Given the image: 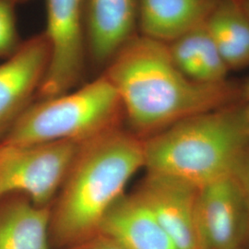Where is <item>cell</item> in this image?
Masks as SVG:
<instances>
[{
  "instance_id": "cell-1",
  "label": "cell",
  "mask_w": 249,
  "mask_h": 249,
  "mask_svg": "<svg viewBox=\"0 0 249 249\" xmlns=\"http://www.w3.org/2000/svg\"><path fill=\"white\" fill-rule=\"evenodd\" d=\"M104 75L116 89L124 119L142 140L190 116L236 103L240 96L228 80L201 83L188 79L173 61L166 44L139 34L107 64Z\"/></svg>"
},
{
  "instance_id": "cell-2",
  "label": "cell",
  "mask_w": 249,
  "mask_h": 249,
  "mask_svg": "<svg viewBox=\"0 0 249 249\" xmlns=\"http://www.w3.org/2000/svg\"><path fill=\"white\" fill-rule=\"evenodd\" d=\"M142 168L143 140L121 127L80 144L51 207V247L71 249L97 234L107 212Z\"/></svg>"
},
{
  "instance_id": "cell-3",
  "label": "cell",
  "mask_w": 249,
  "mask_h": 249,
  "mask_svg": "<svg viewBox=\"0 0 249 249\" xmlns=\"http://www.w3.org/2000/svg\"><path fill=\"white\" fill-rule=\"evenodd\" d=\"M147 173L196 187L235 175L249 153V106L190 116L143 140Z\"/></svg>"
},
{
  "instance_id": "cell-4",
  "label": "cell",
  "mask_w": 249,
  "mask_h": 249,
  "mask_svg": "<svg viewBox=\"0 0 249 249\" xmlns=\"http://www.w3.org/2000/svg\"><path fill=\"white\" fill-rule=\"evenodd\" d=\"M123 119L116 89L102 74L78 89L34 101L0 144H83L119 128Z\"/></svg>"
},
{
  "instance_id": "cell-5",
  "label": "cell",
  "mask_w": 249,
  "mask_h": 249,
  "mask_svg": "<svg viewBox=\"0 0 249 249\" xmlns=\"http://www.w3.org/2000/svg\"><path fill=\"white\" fill-rule=\"evenodd\" d=\"M80 144H0V199L20 194L38 207H52Z\"/></svg>"
},
{
  "instance_id": "cell-6",
  "label": "cell",
  "mask_w": 249,
  "mask_h": 249,
  "mask_svg": "<svg viewBox=\"0 0 249 249\" xmlns=\"http://www.w3.org/2000/svg\"><path fill=\"white\" fill-rule=\"evenodd\" d=\"M50 49L37 100L76 89L88 57L84 0H46V30Z\"/></svg>"
},
{
  "instance_id": "cell-7",
  "label": "cell",
  "mask_w": 249,
  "mask_h": 249,
  "mask_svg": "<svg viewBox=\"0 0 249 249\" xmlns=\"http://www.w3.org/2000/svg\"><path fill=\"white\" fill-rule=\"evenodd\" d=\"M236 174L198 187L196 224L201 249H240L249 236V211Z\"/></svg>"
},
{
  "instance_id": "cell-8",
  "label": "cell",
  "mask_w": 249,
  "mask_h": 249,
  "mask_svg": "<svg viewBox=\"0 0 249 249\" xmlns=\"http://www.w3.org/2000/svg\"><path fill=\"white\" fill-rule=\"evenodd\" d=\"M44 33L33 36L0 64V143L37 96L49 62Z\"/></svg>"
},
{
  "instance_id": "cell-9",
  "label": "cell",
  "mask_w": 249,
  "mask_h": 249,
  "mask_svg": "<svg viewBox=\"0 0 249 249\" xmlns=\"http://www.w3.org/2000/svg\"><path fill=\"white\" fill-rule=\"evenodd\" d=\"M198 187L147 173L135 194L153 214L178 249H201L196 224Z\"/></svg>"
},
{
  "instance_id": "cell-10",
  "label": "cell",
  "mask_w": 249,
  "mask_h": 249,
  "mask_svg": "<svg viewBox=\"0 0 249 249\" xmlns=\"http://www.w3.org/2000/svg\"><path fill=\"white\" fill-rule=\"evenodd\" d=\"M89 60L107 67L138 33L137 0H84Z\"/></svg>"
},
{
  "instance_id": "cell-11",
  "label": "cell",
  "mask_w": 249,
  "mask_h": 249,
  "mask_svg": "<svg viewBox=\"0 0 249 249\" xmlns=\"http://www.w3.org/2000/svg\"><path fill=\"white\" fill-rule=\"evenodd\" d=\"M219 0H137L141 36L170 44L203 25Z\"/></svg>"
},
{
  "instance_id": "cell-12",
  "label": "cell",
  "mask_w": 249,
  "mask_h": 249,
  "mask_svg": "<svg viewBox=\"0 0 249 249\" xmlns=\"http://www.w3.org/2000/svg\"><path fill=\"white\" fill-rule=\"evenodd\" d=\"M98 232L116 239L127 249H178L135 193L124 194L110 208Z\"/></svg>"
},
{
  "instance_id": "cell-13",
  "label": "cell",
  "mask_w": 249,
  "mask_h": 249,
  "mask_svg": "<svg viewBox=\"0 0 249 249\" xmlns=\"http://www.w3.org/2000/svg\"><path fill=\"white\" fill-rule=\"evenodd\" d=\"M50 207H38L26 196L0 199V249H51Z\"/></svg>"
},
{
  "instance_id": "cell-14",
  "label": "cell",
  "mask_w": 249,
  "mask_h": 249,
  "mask_svg": "<svg viewBox=\"0 0 249 249\" xmlns=\"http://www.w3.org/2000/svg\"><path fill=\"white\" fill-rule=\"evenodd\" d=\"M166 45L173 61L188 79L201 83H220L227 80L230 70L205 23Z\"/></svg>"
},
{
  "instance_id": "cell-15",
  "label": "cell",
  "mask_w": 249,
  "mask_h": 249,
  "mask_svg": "<svg viewBox=\"0 0 249 249\" xmlns=\"http://www.w3.org/2000/svg\"><path fill=\"white\" fill-rule=\"evenodd\" d=\"M229 70L249 66V17L241 0H219L205 22Z\"/></svg>"
},
{
  "instance_id": "cell-16",
  "label": "cell",
  "mask_w": 249,
  "mask_h": 249,
  "mask_svg": "<svg viewBox=\"0 0 249 249\" xmlns=\"http://www.w3.org/2000/svg\"><path fill=\"white\" fill-rule=\"evenodd\" d=\"M15 3L0 0V58L7 59L16 53L22 41L18 35Z\"/></svg>"
},
{
  "instance_id": "cell-17",
  "label": "cell",
  "mask_w": 249,
  "mask_h": 249,
  "mask_svg": "<svg viewBox=\"0 0 249 249\" xmlns=\"http://www.w3.org/2000/svg\"><path fill=\"white\" fill-rule=\"evenodd\" d=\"M69 249H127L118 241L98 232L87 240Z\"/></svg>"
},
{
  "instance_id": "cell-18",
  "label": "cell",
  "mask_w": 249,
  "mask_h": 249,
  "mask_svg": "<svg viewBox=\"0 0 249 249\" xmlns=\"http://www.w3.org/2000/svg\"><path fill=\"white\" fill-rule=\"evenodd\" d=\"M236 175L239 179L241 187L243 188L249 215V153Z\"/></svg>"
},
{
  "instance_id": "cell-19",
  "label": "cell",
  "mask_w": 249,
  "mask_h": 249,
  "mask_svg": "<svg viewBox=\"0 0 249 249\" xmlns=\"http://www.w3.org/2000/svg\"><path fill=\"white\" fill-rule=\"evenodd\" d=\"M241 4L249 17V0H241Z\"/></svg>"
},
{
  "instance_id": "cell-20",
  "label": "cell",
  "mask_w": 249,
  "mask_h": 249,
  "mask_svg": "<svg viewBox=\"0 0 249 249\" xmlns=\"http://www.w3.org/2000/svg\"><path fill=\"white\" fill-rule=\"evenodd\" d=\"M10 1H12L15 4H20V3H26L29 1H32V0H10Z\"/></svg>"
},
{
  "instance_id": "cell-21",
  "label": "cell",
  "mask_w": 249,
  "mask_h": 249,
  "mask_svg": "<svg viewBox=\"0 0 249 249\" xmlns=\"http://www.w3.org/2000/svg\"><path fill=\"white\" fill-rule=\"evenodd\" d=\"M247 94H248V98H249V87H248V89H247Z\"/></svg>"
},
{
  "instance_id": "cell-22",
  "label": "cell",
  "mask_w": 249,
  "mask_h": 249,
  "mask_svg": "<svg viewBox=\"0 0 249 249\" xmlns=\"http://www.w3.org/2000/svg\"></svg>"
},
{
  "instance_id": "cell-23",
  "label": "cell",
  "mask_w": 249,
  "mask_h": 249,
  "mask_svg": "<svg viewBox=\"0 0 249 249\" xmlns=\"http://www.w3.org/2000/svg\"></svg>"
}]
</instances>
